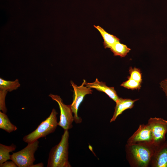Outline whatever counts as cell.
<instances>
[{"instance_id":"obj_1","label":"cell","mask_w":167,"mask_h":167,"mask_svg":"<svg viewBox=\"0 0 167 167\" xmlns=\"http://www.w3.org/2000/svg\"><path fill=\"white\" fill-rule=\"evenodd\" d=\"M126 157L130 166L148 167L150 163L155 150L152 144H139L126 145Z\"/></svg>"},{"instance_id":"obj_2","label":"cell","mask_w":167,"mask_h":167,"mask_svg":"<svg viewBox=\"0 0 167 167\" xmlns=\"http://www.w3.org/2000/svg\"><path fill=\"white\" fill-rule=\"evenodd\" d=\"M69 136L68 130H64L60 142L49 153L47 167H71L68 161Z\"/></svg>"},{"instance_id":"obj_3","label":"cell","mask_w":167,"mask_h":167,"mask_svg":"<svg viewBox=\"0 0 167 167\" xmlns=\"http://www.w3.org/2000/svg\"><path fill=\"white\" fill-rule=\"evenodd\" d=\"M58 114L56 109H53L49 116L42 121L35 130L24 136L23 141L27 143H31L54 132L58 126Z\"/></svg>"},{"instance_id":"obj_4","label":"cell","mask_w":167,"mask_h":167,"mask_svg":"<svg viewBox=\"0 0 167 167\" xmlns=\"http://www.w3.org/2000/svg\"><path fill=\"white\" fill-rule=\"evenodd\" d=\"M38 140L28 143L21 150L10 155V160L13 161L19 167H31L36 159L34 154L39 147Z\"/></svg>"},{"instance_id":"obj_5","label":"cell","mask_w":167,"mask_h":167,"mask_svg":"<svg viewBox=\"0 0 167 167\" xmlns=\"http://www.w3.org/2000/svg\"><path fill=\"white\" fill-rule=\"evenodd\" d=\"M86 82L85 79L82 84L78 86L72 81H70L71 84L73 88V100L71 104V109L74 113V121L77 124L80 123L82 119L78 115V111L80 104L83 101L84 96L87 94H92L91 88L84 86Z\"/></svg>"},{"instance_id":"obj_6","label":"cell","mask_w":167,"mask_h":167,"mask_svg":"<svg viewBox=\"0 0 167 167\" xmlns=\"http://www.w3.org/2000/svg\"><path fill=\"white\" fill-rule=\"evenodd\" d=\"M147 124L151 131L153 145L156 147L164 142L167 133V121L161 118H151Z\"/></svg>"},{"instance_id":"obj_7","label":"cell","mask_w":167,"mask_h":167,"mask_svg":"<svg viewBox=\"0 0 167 167\" xmlns=\"http://www.w3.org/2000/svg\"><path fill=\"white\" fill-rule=\"evenodd\" d=\"M49 96L58 104L60 110V120L58 126L62 127L64 130H68L72 127L74 121L73 113L71 105L65 104L60 96L50 94Z\"/></svg>"},{"instance_id":"obj_8","label":"cell","mask_w":167,"mask_h":167,"mask_svg":"<svg viewBox=\"0 0 167 167\" xmlns=\"http://www.w3.org/2000/svg\"><path fill=\"white\" fill-rule=\"evenodd\" d=\"M127 144L153 145L151 132L148 125L140 124L138 129L128 139Z\"/></svg>"},{"instance_id":"obj_9","label":"cell","mask_w":167,"mask_h":167,"mask_svg":"<svg viewBox=\"0 0 167 167\" xmlns=\"http://www.w3.org/2000/svg\"><path fill=\"white\" fill-rule=\"evenodd\" d=\"M150 166L152 167H167V140L155 147Z\"/></svg>"},{"instance_id":"obj_10","label":"cell","mask_w":167,"mask_h":167,"mask_svg":"<svg viewBox=\"0 0 167 167\" xmlns=\"http://www.w3.org/2000/svg\"><path fill=\"white\" fill-rule=\"evenodd\" d=\"M85 85L88 87L94 88L99 91L104 92L115 102L119 98L114 87H108L105 83L99 81L97 78L93 82H86Z\"/></svg>"},{"instance_id":"obj_11","label":"cell","mask_w":167,"mask_h":167,"mask_svg":"<svg viewBox=\"0 0 167 167\" xmlns=\"http://www.w3.org/2000/svg\"><path fill=\"white\" fill-rule=\"evenodd\" d=\"M139 99L132 100L130 99H123L119 97L116 102V105L114 108V111L110 122L114 121L117 117L121 114L125 110L132 108L134 103Z\"/></svg>"},{"instance_id":"obj_12","label":"cell","mask_w":167,"mask_h":167,"mask_svg":"<svg viewBox=\"0 0 167 167\" xmlns=\"http://www.w3.org/2000/svg\"><path fill=\"white\" fill-rule=\"evenodd\" d=\"M100 33L104 41L103 45L105 49L110 48L115 43L120 41V39L115 36L106 32L99 26L93 25Z\"/></svg>"},{"instance_id":"obj_13","label":"cell","mask_w":167,"mask_h":167,"mask_svg":"<svg viewBox=\"0 0 167 167\" xmlns=\"http://www.w3.org/2000/svg\"><path fill=\"white\" fill-rule=\"evenodd\" d=\"M0 128L10 133L17 130L16 126L10 121L6 113L0 111Z\"/></svg>"},{"instance_id":"obj_14","label":"cell","mask_w":167,"mask_h":167,"mask_svg":"<svg viewBox=\"0 0 167 167\" xmlns=\"http://www.w3.org/2000/svg\"><path fill=\"white\" fill-rule=\"evenodd\" d=\"M16 146L14 143L7 146L0 143V164L10 160V153L15 150Z\"/></svg>"},{"instance_id":"obj_15","label":"cell","mask_w":167,"mask_h":167,"mask_svg":"<svg viewBox=\"0 0 167 167\" xmlns=\"http://www.w3.org/2000/svg\"><path fill=\"white\" fill-rule=\"evenodd\" d=\"M110 49L114 56H119L121 57L126 56L131 50L126 45L121 43L120 41L115 43Z\"/></svg>"},{"instance_id":"obj_16","label":"cell","mask_w":167,"mask_h":167,"mask_svg":"<svg viewBox=\"0 0 167 167\" xmlns=\"http://www.w3.org/2000/svg\"><path fill=\"white\" fill-rule=\"evenodd\" d=\"M20 86L18 79L14 81H9L0 78V89L10 92L17 89Z\"/></svg>"},{"instance_id":"obj_17","label":"cell","mask_w":167,"mask_h":167,"mask_svg":"<svg viewBox=\"0 0 167 167\" xmlns=\"http://www.w3.org/2000/svg\"><path fill=\"white\" fill-rule=\"evenodd\" d=\"M121 86L128 89L131 90L140 89L141 87V83L131 79H128L126 81L123 82Z\"/></svg>"},{"instance_id":"obj_18","label":"cell","mask_w":167,"mask_h":167,"mask_svg":"<svg viewBox=\"0 0 167 167\" xmlns=\"http://www.w3.org/2000/svg\"><path fill=\"white\" fill-rule=\"evenodd\" d=\"M130 76L128 79H131L141 83L142 81V74L140 70L135 67L132 68L130 67L129 69Z\"/></svg>"},{"instance_id":"obj_19","label":"cell","mask_w":167,"mask_h":167,"mask_svg":"<svg viewBox=\"0 0 167 167\" xmlns=\"http://www.w3.org/2000/svg\"><path fill=\"white\" fill-rule=\"evenodd\" d=\"M7 92L6 91L0 89V110L5 113L7 112L5 100Z\"/></svg>"},{"instance_id":"obj_20","label":"cell","mask_w":167,"mask_h":167,"mask_svg":"<svg viewBox=\"0 0 167 167\" xmlns=\"http://www.w3.org/2000/svg\"><path fill=\"white\" fill-rule=\"evenodd\" d=\"M0 167H17L16 164L12 161H6L0 164Z\"/></svg>"},{"instance_id":"obj_21","label":"cell","mask_w":167,"mask_h":167,"mask_svg":"<svg viewBox=\"0 0 167 167\" xmlns=\"http://www.w3.org/2000/svg\"><path fill=\"white\" fill-rule=\"evenodd\" d=\"M161 88L167 96V78L162 81L160 84Z\"/></svg>"},{"instance_id":"obj_22","label":"cell","mask_w":167,"mask_h":167,"mask_svg":"<svg viewBox=\"0 0 167 167\" xmlns=\"http://www.w3.org/2000/svg\"><path fill=\"white\" fill-rule=\"evenodd\" d=\"M44 167V164L41 162L36 164H33L31 167Z\"/></svg>"}]
</instances>
